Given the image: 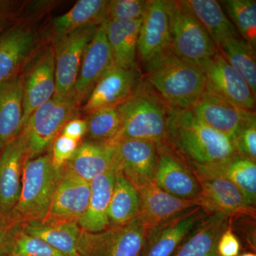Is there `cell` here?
Returning a JSON list of instances; mask_svg holds the SVG:
<instances>
[{
  "mask_svg": "<svg viewBox=\"0 0 256 256\" xmlns=\"http://www.w3.org/2000/svg\"><path fill=\"white\" fill-rule=\"evenodd\" d=\"M182 2L202 24L217 48L228 38L240 36L220 2L215 0H186L182 1Z\"/></svg>",
  "mask_w": 256,
  "mask_h": 256,
  "instance_id": "29",
  "label": "cell"
},
{
  "mask_svg": "<svg viewBox=\"0 0 256 256\" xmlns=\"http://www.w3.org/2000/svg\"><path fill=\"white\" fill-rule=\"evenodd\" d=\"M210 212L198 206L169 222L150 229L140 256H172L188 234Z\"/></svg>",
  "mask_w": 256,
  "mask_h": 256,
  "instance_id": "15",
  "label": "cell"
},
{
  "mask_svg": "<svg viewBox=\"0 0 256 256\" xmlns=\"http://www.w3.org/2000/svg\"><path fill=\"white\" fill-rule=\"evenodd\" d=\"M114 65L104 23L96 30L82 58L74 90L78 104L88 97L99 79Z\"/></svg>",
  "mask_w": 256,
  "mask_h": 256,
  "instance_id": "22",
  "label": "cell"
},
{
  "mask_svg": "<svg viewBox=\"0 0 256 256\" xmlns=\"http://www.w3.org/2000/svg\"><path fill=\"white\" fill-rule=\"evenodd\" d=\"M202 188V206L228 216L255 215L238 188L224 176L206 170H192Z\"/></svg>",
  "mask_w": 256,
  "mask_h": 256,
  "instance_id": "13",
  "label": "cell"
},
{
  "mask_svg": "<svg viewBox=\"0 0 256 256\" xmlns=\"http://www.w3.org/2000/svg\"><path fill=\"white\" fill-rule=\"evenodd\" d=\"M24 95L20 74L0 84V150L23 129Z\"/></svg>",
  "mask_w": 256,
  "mask_h": 256,
  "instance_id": "26",
  "label": "cell"
},
{
  "mask_svg": "<svg viewBox=\"0 0 256 256\" xmlns=\"http://www.w3.org/2000/svg\"><path fill=\"white\" fill-rule=\"evenodd\" d=\"M230 217L222 212H210L192 230L172 256H220L218 240L228 228Z\"/></svg>",
  "mask_w": 256,
  "mask_h": 256,
  "instance_id": "24",
  "label": "cell"
},
{
  "mask_svg": "<svg viewBox=\"0 0 256 256\" xmlns=\"http://www.w3.org/2000/svg\"><path fill=\"white\" fill-rule=\"evenodd\" d=\"M191 110L202 122L223 134L232 142L242 128L256 118L255 111L238 107L207 85L202 97Z\"/></svg>",
  "mask_w": 256,
  "mask_h": 256,
  "instance_id": "10",
  "label": "cell"
},
{
  "mask_svg": "<svg viewBox=\"0 0 256 256\" xmlns=\"http://www.w3.org/2000/svg\"><path fill=\"white\" fill-rule=\"evenodd\" d=\"M140 208V200L138 188L118 170L108 210L109 227L131 222L139 216Z\"/></svg>",
  "mask_w": 256,
  "mask_h": 256,
  "instance_id": "31",
  "label": "cell"
},
{
  "mask_svg": "<svg viewBox=\"0 0 256 256\" xmlns=\"http://www.w3.org/2000/svg\"><path fill=\"white\" fill-rule=\"evenodd\" d=\"M233 144L237 154L256 162V118L242 128Z\"/></svg>",
  "mask_w": 256,
  "mask_h": 256,
  "instance_id": "39",
  "label": "cell"
},
{
  "mask_svg": "<svg viewBox=\"0 0 256 256\" xmlns=\"http://www.w3.org/2000/svg\"><path fill=\"white\" fill-rule=\"evenodd\" d=\"M217 250L220 256H238L240 242L229 227L220 236Z\"/></svg>",
  "mask_w": 256,
  "mask_h": 256,
  "instance_id": "41",
  "label": "cell"
},
{
  "mask_svg": "<svg viewBox=\"0 0 256 256\" xmlns=\"http://www.w3.org/2000/svg\"><path fill=\"white\" fill-rule=\"evenodd\" d=\"M80 142L60 134L53 142L52 152V162L56 168L60 169L73 156Z\"/></svg>",
  "mask_w": 256,
  "mask_h": 256,
  "instance_id": "40",
  "label": "cell"
},
{
  "mask_svg": "<svg viewBox=\"0 0 256 256\" xmlns=\"http://www.w3.org/2000/svg\"><path fill=\"white\" fill-rule=\"evenodd\" d=\"M206 85L224 98L250 111H255L256 95L242 75L224 58L220 50L200 66Z\"/></svg>",
  "mask_w": 256,
  "mask_h": 256,
  "instance_id": "14",
  "label": "cell"
},
{
  "mask_svg": "<svg viewBox=\"0 0 256 256\" xmlns=\"http://www.w3.org/2000/svg\"><path fill=\"white\" fill-rule=\"evenodd\" d=\"M12 256H66L44 240L25 233H20Z\"/></svg>",
  "mask_w": 256,
  "mask_h": 256,
  "instance_id": "37",
  "label": "cell"
},
{
  "mask_svg": "<svg viewBox=\"0 0 256 256\" xmlns=\"http://www.w3.org/2000/svg\"><path fill=\"white\" fill-rule=\"evenodd\" d=\"M36 32L21 24L9 26L0 34V84L20 74L36 48Z\"/></svg>",
  "mask_w": 256,
  "mask_h": 256,
  "instance_id": "21",
  "label": "cell"
},
{
  "mask_svg": "<svg viewBox=\"0 0 256 256\" xmlns=\"http://www.w3.org/2000/svg\"><path fill=\"white\" fill-rule=\"evenodd\" d=\"M148 1L112 0L109 3L106 21H137L142 20Z\"/></svg>",
  "mask_w": 256,
  "mask_h": 256,
  "instance_id": "36",
  "label": "cell"
},
{
  "mask_svg": "<svg viewBox=\"0 0 256 256\" xmlns=\"http://www.w3.org/2000/svg\"><path fill=\"white\" fill-rule=\"evenodd\" d=\"M218 50L226 62L246 80L256 95V48L238 36L228 38Z\"/></svg>",
  "mask_w": 256,
  "mask_h": 256,
  "instance_id": "33",
  "label": "cell"
},
{
  "mask_svg": "<svg viewBox=\"0 0 256 256\" xmlns=\"http://www.w3.org/2000/svg\"><path fill=\"white\" fill-rule=\"evenodd\" d=\"M154 182L163 191L183 200H200L202 188L188 165L166 146H158Z\"/></svg>",
  "mask_w": 256,
  "mask_h": 256,
  "instance_id": "19",
  "label": "cell"
},
{
  "mask_svg": "<svg viewBox=\"0 0 256 256\" xmlns=\"http://www.w3.org/2000/svg\"><path fill=\"white\" fill-rule=\"evenodd\" d=\"M116 164L114 143L85 140L80 143L64 168L78 178L90 182Z\"/></svg>",
  "mask_w": 256,
  "mask_h": 256,
  "instance_id": "23",
  "label": "cell"
},
{
  "mask_svg": "<svg viewBox=\"0 0 256 256\" xmlns=\"http://www.w3.org/2000/svg\"><path fill=\"white\" fill-rule=\"evenodd\" d=\"M140 208L138 216L142 220L148 230L166 223L178 216L198 206H202L200 200H183L166 193L154 182L139 188Z\"/></svg>",
  "mask_w": 256,
  "mask_h": 256,
  "instance_id": "20",
  "label": "cell"
},
{
  "mask_svg": "<svg viewBox=\"0 0 256 256\" xmlns=\"http://www.w3.org/2000/svg\"><path fill=\"white\" fill-rule=\"evenodd\" d=\"M63 168L58 169L54 165L50 150L42 156L26 160L23 168L21 194L12 210L24 225L42 222L46 218Z\"/></svg>",
  "mask_w": 256,
  "mask_h": 256,
  "instance_id": "4",
  "label": "cell"
},
{
  "mask_svg": "<svg viewBox=\"0 0 256 256\" xmlns=\"http://www.w3.org/2000/svg\"><path fill=\"white\" fill-rule=\"evenodd\" d=\"M90 196V182L63 168L50 212L42 222H78L86 212Z\"/></svg>",
  "mask_w": 256,
  "mask_h": 256,
  "instance_id": "17",
  "label": "cell"
},
{
  "mask_svg": "<svg viewBox=\"0 0 256 256\" xmlns=\"http://www.w3.org/2000/svg\"><path fill=\"white\" fill-rule=\"evenodd\" d=\"M26 160V138L21 132L0 150V214L12 213L18 204Z\"/></svg>",
  "mask_w": 256,
  "mask_h": 256,
  "instance_id": "16",
  "label": "cell"
},
{
  "mask_svg": "<svg viewBox=\"0 0 256 256\" xmlns=\"http://www.w3.org/2000/svg\"><path fill=\"white\" fill-rule=\"evenodd\" d=\"M31 60L25 73L20 75L24 95L23 129L34 111L52 98L56 90L54 48L47 47Z\"/></svg>",
  "mask_w": 256,
  "mask_h": 256,
  "instance_id": "11",
  "label": "cell"
},
{
  "mask_svg": "<svg viewBox=\"0 0 256 256\" xmlns=\"http://www.w3.org/2000/svg\"><path fill=\"white\" fill-rule=\"evenodd\" d=\"M146 235L148 227L139 216L97 233L82 229L77 252L80 256H140Z\"/></svg>",
  "mask_w": 256,
  "mask_h": 256,
  "instance_id": "7",
  "label": "cell"
},
{
  "mask_svg": "<svg viewBox=\"0 0 256 256\" xmlns=\"http://www.w3.org/2000/svg\"><path fill=\"white\" fill-rule=\"evenodd\" d=\"M172 53L168 0H150L143 16L138 54L146 72Z\"/></svg>",
  "mask_w": 256,
  "mask_h": 256,
  "instance_id": "8",
  "label": "cell"
},
{
  "mask_svg": "<svg viewBox=\"0 0 256 256\" xmlns=\"http://www.w3.org/2000/svg\"><path fill=\"white\" fill-rule=\"evenodd\" d=\"M88 140L114 143L120 131L121 116L117 106L99 109L86 120Z\"/></svg>",
  "mask_w": 256,
  "mask_h": 256,
  "instance_id": "35",
  "label": "cell"
},
{
  "mask_svg": "<svg viewBox=\"0 0 256 256\" xmlns=\"http://www.w3.org/2000/svg\"><path fill=\"white\" fill-rule=\"evenodd\" d=\"M117 108L122 124L114 143L121 139H136L164 146L171 106L144 78L134 94Z\"/></svg>",
  "mask_w": 256,
  "mask_h": 256,
  "instance_id": "2",
  "label": "cell"
},
{
  "mask_svg": "<svg viewBox=\"0 0 256 256\" xmlns=\"http://www.w3.org/2000/svg\"><path fill=\"white\" fill-rule=\"evenodd\" d=\"M144 79L168 105L178 109H192L206 86L201 68L173 53L146 70Z\"/></svg>",
  "mask_w": 256,
  "mask_h": 256,
  "instance_id": "3",
  "label": "cell"
},
{
  "mask_svg": "<svg viewBox=\"0 0 256 256\" xmlns=\"http://www.w3.org/2000/svg\"><path fill=\"white\" fill-rule=\"evenodd\" d=\"M24 230L44 240L66 256H80L77 252V245L82 228L77 222H32L25 224Z\"/></svg>",
  "mask_w": 256,
  "mask_h": 256,
  "instance_id": "30",
  "label": "cell"
},
{
  "mask_svg": "<svg viewBox=\"0 0 256 256\" xmlns=\"http://www.w3.org/2000/svg\"><path fill=\"white\" fill-rule=\"evenodd\" d=\"M114 144L118 169L138 190L154 182L159 156L156 143L121 139Z\"/></svg>",
  "mask_w": 256,
  "mask_h": 256,
  "instance_id": "12",
  "label": "cell"
},
{
  "mask_svg": "<svg viewBox=\"0 0 256 256\" xmlns=\"http://www.w3.org/2000/svg\"><path fill=\"white\" fill-rule=\"evenodd\" d=\"M191 170H206L220 175L234 184L249 206L256 202V164L255 161L238 156H234L224 164L210 168Z\"/></svg>",
  "mask_w": 256,
  "mask_h": 256,
  "instance_id": "32",
  "label": "cell"
},
{
  "mask_svg": "<svg viewBox=\"0 0 256 256\" xmlns=\"http://www.w3.org/2000/svg\"><path fill=\"white\" fill-rule=\"evenodd\" d=\"M139 69H124L112 66L92 88L84 111L88 114L120 105L134 94L142 80Z\"/></svg>",
  "mask_w": 256,
  "mask_h": 256,
  "instance_id": "18",
  "label": "cell"
},
{
  "mask_svg": "<svg viewBox=\"0 0 256 256\" xmlns=\"http://www.w3.org/2000/svg\"><path fill=\"white\" fill-rule=\"evenodd\" d=\"M238 256H256V255L255 254H254V252H245V254H242V255Z\"/></svg>",
  "mask_w": 256,
  "mask_h": 256,
  "instance_id": "44",
  "label": "cell"
},
{
  "mask_svg": "<svg viewBox=\"0 0 256 256\" xmlns=\"http://www.w3.org/2000/svg\"><path fill=\"white\" fill-rule=\"evenodd\" d=\"M24 226L12 212L0 214V256L12 255L16 239Z\"/></svg>",
  "mask_w": 256,
  "mask_h": 256,
  "instance_id": "38",
  "label": "cell"
},
{
  "mask_svg": "<svg viewBox=\"0 0 256 256\" xmlns=\"http://www.w3.org/2000/svg\"><path fill=\"white\" fill-rule=\"evenodd\" d=\"M86 120L75 118L65 124L60 134L80 142L82 138L86 136Z\"/></svg>",
  "mask_w": 256,
  "mask_h": 256,
  "instance_id": "42",
  "label": "cell"
},
{
  "mask_svg": "<svg viewBox=\"0 0 256 256\" xmlns=\"http://www.w3.org/2000/svg\"><path fill=\"white\" fill-rule=\"evenodd\" d=\"M227 16L242 40L256 48V2L255 0H225L220 2Z\"/></svg>",
  "mask_w": 256,
  "mask_h": 256,
  "instance_id": "34",
  "label": "cell"
},
{
  "mask_svg": "<svg viewBox=\"0 0 256 256\" xmlns=\"http://www.w3.org/2000/svg\"><path fill=\"white\" fill-rule=\"evenodd\" d=\"M117 164L96 176L90 182V196L85 214L78 220L80 228L85 232L97 233L108 228V210L114 192Z\"/></svg>",
  "mask_w": 256,
  "mask_h": 256,
  "instance_id": "25",
  "label": "cell"
},
{
  "mask_svg": "<svg viewBox=\"0 0 256 256\" xmlns=\"http://www.w3.org/2000/svg\"><path fill=\"white\" fill-rule=\"evenodd\" d=\"M78 106L74 96H54L34 111L22 132L26 138L28 160L42 156L52 149L65 124L75 118Z\"/></svg>",
  "mask_w": 256,
  "mask_h": 256,
  "instance_id": "5",
  "label": "cell"
},
{
  "mask_svg": "<svg viewBox=\"0 0 256 256\" xmlns=\"http://www.w3.org/2000/svg\"><path fill=\"white\" fill-rule=\"evenodd\" d=\"M163 146L191 170L217 166L237 156L233 142L202 122L191 109L171 107Z\"/></svg>",
  "mask_w": 256,
  "mask_h": 256,
  "instance_id": "1",
  "label": "cell"
},
{
  "mask_svg": "<svg viewBox=\"0 0 256 256\" xmlns=\"http://www.w3.org/2000/svg\"><path fill=\"white\" fill-rule=\"evenodd\" d=\"M98 26H84L54 42L56 90L54 96H74L82 58Z\"/></svg>",
  "mask_w": 256,
  "mask_h": 256,
  "instance_id": "9",
  "label": "cell"
},
{
  "mask_svg": "<svg viewBox=\"0 0 256 256\" xmlns=\"http://www.w3.org/2000/svg\"><path fill=\"white\" fill-rule=\"evenodd\" d=\"M142 20L104 22L106 37L116 66L128 70L138 68V42Z\"/></svg>",
  "mask_w": 256,
  "mask_h": 256,
  "instance_id": "27",
  "label": "cell"
},
{
  "mask_svg": "<svg viewBox=\"0 0 256 256\" xmlns=\"http://www.w3.org/2000/svg\"><path fill=\"white\" fill-rule=\"evenodd\" d=\"M16 4L15 2L0 0V32L12 24Z\"/></svg>",
  "mask_w": 256,
  "mask_h": 256,
  "instance_id": "43",
  "label": "cell"
},
{
  "mask_svg": "<svg viewBox=\"0 0 256 256\" xmlns=\"http://www.w3.org/2000/svg\"><path fill=\"white\" fill-rule=\"evenodd\" d=\"M110 1L80 0L68 12L52 22L54 42L84 26H100L106 20Z\"/></svg>",
  "mask_w": 256,
  "mask_h": 256,
  "instance_id": "28",
  "label": "cell"
},
{
  "mask_svg": "<svg viewBox=\"0 0 256 256\" xmlns=\"http://www.w3.org/2000/svg\"><path fill=\"white\" fill-rule=\"evenodd\" d=\"M168 4L172 53L180 60L200 68L214 56L218 48L182 1H168Z\"/></svg>",
  "mask_w": 256,
  "mask_h": 256,
  "instance_id": "6",
  "label": "cell"
}]
</instances>
